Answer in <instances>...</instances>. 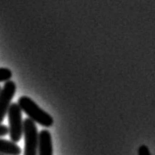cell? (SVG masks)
Wrapping results in <instances>:
<instances>
[{
    "label": "cell",
    "mask_w": 155,
    "mask_h": 155,
    "mask_svg": "<svg viewBox=\"0 0 155 155\" xmlns=\"http://www.w3.org/2000/svg\"><path fill=\"white\" fill-rule=\"evenodd\" d=\"M16 91H17V85L13 81H6L4 87L0 89V124L6 116Z\"/></svg>",
    "instance_id": "cell-4"
},
{
    "label": "cell",
    "mask_w": 155,
    "mask_h": 155,
    "mask_svg": "<svg viewBox=\"0 0 155 155\" xmlns=\"http://www.w3.org/2000/svg\"><path fill=\"white\" fill-rule=\"evenodd\" d=\"M8 120H9V134L10 140L13 142H18L21 140L24 126L22 120V110L17 103H11L8 109Z\"/></svg>",
    "instance_id": "cell-2"
},
{
    "label": "cell",
    "mask_w": 155,
    "mask_h": 155,
    "mask_svg": "<svg viewBox=\"0 0 155 155\" xmlns=\"http://www.w3.org/2000/svg\"><path fill=\"white\" fill-rule=\"evenodd\" d=\"M0 154L2 155H21L22 149L11 140L0 138Z\"/></svg>",
    "instance_id": "cell-6"
},
{
    "label": "cell",
    "mask_w": 155,
    "mask_h": 155,
    "mask_svg": "<svg viewBox=\"0 0 155 155\" xmlns=\"http://www.w3.org/2000/svg\"><path fill=\"white\" fill-rule=\"evenodd\" d=\"M24 132L23 136L25 137V150L24 155H38V132L35 122L31 119H26L23 123Z\"/></svg>",
    "instance_id": "cell-3"
},
{
    "label": "cell",
    "mask_w": 155,
    "mask_h": 155,
    "mask_svg": "<svg viewBox=\"0 0 155 155\" xmlns=\"http://www.w3.org/2000/svg\"><path fill=\"white\" fill-rule=\"evenodd\" d=\"M8 134H9V129L5 125L0 124V137H4Z\"/></svg>",
    "instance_id": "cell-9"
},
{
    "label": "cell",
    "mask_w": 155,
    "mask_h": 155,
    "mask_svg": "<svg viewBox=\"0 0 155 155\" xmlns=\"http://www.w3.org/2000/svg\"><path fill=\"white\" fill-rule=\"evenodd\" d=\"M12 78V72L8 68H0V83L8 81Z\"/></svg>",
    "instance_id": "cell-7"
},
{
    "label": "cell",
    "mask_w": 155,
    "mask_h": 155,
    "mask_svg": "<svg viewBox=\"0 0 155 155\" xmlns=\"http://www.w3.org/2000/svg\"><path fill=\"white\" fill-rule=\"evenodd\" d=\"M0 89H1V87H0Z\"/></svg>",
    "instance_id": "cell-10"
},
{
    "label": "cell",
    "mask_w": 155,
    "mask_h": 155,
    "mask_svg": "<svg viewBox=\"0 0 155 155\" xmlns=\"http://www.w3.org/2000/svg\"><path fill=\"white\" fill-rule=\"evenodd\" d=\"M0 155H2V154H0Z\"/></svg>",
    "instance_id": "cell-11"
},
{
    "label": "cell",
    "mask_w": 155,
    "mask_h": 155,
    "mask_svg": "<svg viewBox=\"0 0 155 155\" xmlns=\"http://www.w3.org/2000/svg\"><path fill=\"white\" fill-rule=\"evenodd\" d=\"M138 155H151L147 145L141 144L140 147H138Z\"/></svg>",
    "instance_id": "cell-8"
},
{
    "label": "cell",
    "mask_w": 155,
    "mask_h": 155,
    "mask_svg": "<svg viewBox=\"0 0 155 155\" xmlns=\"http://www.w3.org/2000/svg\"><path fill=\"white\" fill-rule=\"evenodd\" d=\"M38 155H53L52 137L49 130H42L38 133Z\"/></svg>",
    "instance_id": "cell-5"
},
{
    "label": "cell",
    "mask_w": 155,
    "mask_h": 155,
    "mask_svg": "<svg viewBox=\"0 0 155 155\" xmlns=\"http://www.w3.org/2000/svg\"><path fill=\"white\" fill-rule=\"evenodd\" d=\"M19 107L28 116V119L42 127L49 128L53 125V118L28 96H21L18 100Z\"/></svg>",
    "instance_id": "cell-1"
}]
</instances>
